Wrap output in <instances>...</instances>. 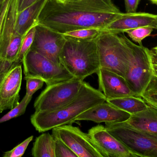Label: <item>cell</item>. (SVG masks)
Returning a JSON list of instances; mask_svg holds the SVG:
<instances>
[{"instance_id": "5bb4252c", "label": "cell", "mask_w": 157, "mask_h": 157, "mask_svg": "<svg viewBox=\"0 0 157 157\" xmlns=\"http://www.w3.org/2000/svg\"><path fill=\"white\" fill-rule=\"evenodd\" d=\"M97 73L98 77V90L104 95L107 100L136 96L121 76L103 68H100Z\"/></svg>"}, {"instance_id": "4316f807", "label": "cell", "mask_w": 157, "mask_h": 157, "mask_svg": "<svg viewBox=\"0 0 157 157\" xmlns=\"http://www.w3.org/2000/svg\"><path fill=\"white\" fill-rule=\"evenodd\" d=\"M33 136H30L25 141L17 146L14 148L9 151L4 153V157H21L25 154L29 143L33 140Z\"/></svg>"}, {"instance_id": "e575fe53", "label": "cell", "mask_w": 157, "mask_h": 157, "mask_svg": "<svg viewBox=\"0 0 157 157\" xmlns=\"http://www.w3.org/2000/svg\"><path fill=\"white\" fill-rule=\"evenodd\" d=\"M5 1V0H0V4L2 3L3 2H4Z\"/></svg>"}, {"instance_id": "d6986e66", "label": "cell", "mask_w": 157, "mask_h": 157, "mask_svg": "<svg viewBox=\"0 0 157 157\" xmlns=\"http://www.w3.org/2000/svg\"><path fill=\"white\" fill-rule=\"evenodd\" d=\"M106 101L114 107L130 113L131 115L142 112L149 107L141 97L131 96Z\"/></svg>"}, {"instance_id": "2e32d148", "label": "cell", "mask_w": 157, "mask_h": 157, "mask_svg": "<svg viewBox=\"0 0 157 157\" xmlns=\"http://www.w3.org/2000/svg\"><path fill=\"white\" fill-rule=\"evenodd\" d=\"M149 26L157 29V15L146 13H123L110 23L104 30L113 33H124L127 30Z\"/></svg>"}, {"instance_id": "4fadbf2b", "label": "cell", "mask_w": 157, "mask_h": 157, "mask_svg": "<svg viewBox=\"0 0 157 157\" xmlns=\"http://www.w3.org/2000/svg\"><path fill=\"white\" fill-rule=\"evenodd\" d=\"M22 64L16 65L9 71L0 86V113L4 111L12 109L19 103Z\"/></svg>"}, {"instance_id": "7c38bea8", "label": "cell", "mask_w": 157, "mask_h": 157, "mask_svg": "<svg viewBox=\"0 0 157 157\" xmlns=\"http://www.w3.org/2000/svg\"><path fill=\"white\" fill-rule=\"evenodd\" d=\"M88 134L105 157H137L103 125L99 124L92 127L89 130Z\"/></svg>"}, {"instance_id": "ffe728a7", "label": "cell", "mask_w": 157, "mask_h": 157, "mask_svg": "<svg viewBox=\"0 0 157 157\" xmlns=\"http://www.w3.org/2000/svg\"><path fill=\"white\" fill-rule=\"evenodd\" d=\"M55 140L48 133L42 134L36 138L31 151L34 157H55Z\"/></svg>"}, {"instance_id": "7402d4cb", "label": "cell", "mask_w": 157, "mask_h": 157, "mask_svg": "<svg viewBox=\"0 0 157 157\" xmlns=\"http://www.w3.org/2000/svg\"><path fill=\"white\" fill-rule=\"evenodd\" d=\"M32 98V96H29L25 94L21 102L0 119V124L23 115L25 112L27 107L31 101Z\"/></svg>"}, {"instance_id": "f546056e", "label": "cell", "mask_w": 157, "mask_h": 157, "mask_svg": "<svg viewBox=\"0 0 157 157\" xmlns=\"http://www.w3.org/2000/svg\"><path fill=\"white\" fill-rule=\"evenodd\" d=\"M153 76L157 78V46L148 49Z\"/></svg>"}, {"instance_id": "1f68e13d", "label": "cell", "mask_w": 157, "mask_h": 157, "mask_svg": "<svg viewBox=\"0 0 157 157\" xmlns=\"http://www.w3.org/2000/svg\"><path fill=\"white\" fill-rule=\"evenodd\" d=\"M10 1V0H5L4 2L0 4V31L3 24L4 20Z\"/></svg>"}, {"instance_id": "836d02e7", "label": "cell", "mask_w": 157, "mask_h": 157, "mask_svg": "<svg viewBox=\"0 0 157 157\" xmlns=\"http://www.w3.org/2000/svg\"><path fill=\"white\" fill-rule=\"evenodd\" d=\"M153 4L157 5V0H150Z\"/></svg>"}, {"instance_id": "d590c367", "label": "cell", "mask_w": 157, "mask_h": 157, "mask_svg": "<svg viewBox=\"0 0 157 157\" xmlns=\"http://www.w3.org/2000/svg\"><path fill=\"white\" fill-rule=\"evenodd\" d=\"M59 1H65V0H59Z\"/></svg>"}, {"instance_id": "d6a6232c", "label": "cell", "mask_w": 157, "mask_h": 157, "mask_svg": "<svg viewBox=\"0 0 157 157\" xmlns=\"http://www.w3.org/2000/svg\"><path fill=\"white\" fill-rule=\"evenodd\" d=\"M37 1L38 0H17V12L19 13L21 12Z\"/></svg>"}, {"instance_id": "4dcf8cb0", "label": "cell", "mask_w": 157, "mask_h": 157, "mask_svg": "<svg viewBox=\"0 0 157 157\" xmlns=\"http://www.w3.org/2000/svg\"><path fill=\"white\" fill-rule=\"evenodd\" d=\"M140 1L141 0H124L126 13H136Z\"/></svg>"}, {"instance_id": "5b68a950", "label": "cell", "mask_w": 157, "mask_h": 157, "mask_svg": "<svg viewBox=\"0 0 157 157\" xmlns=\"http://www.w3.org/2000/svg\"><path fill=\"white\" fill-rule=\"evenodd\" d=\"M100 68L123 77L128 69L129 57L126 43L119 33L104 30L96 38Z\"/></svg>"}, {"instance_id": "6da1fadb", "label": "cell", "mask_w": 157, "mask_h": 157, "mask_svg": "<svg viewBox=\"0 0 157 157\" xmlns=\"http://www.w3.org/2000/svg\"><path fill=\"white\" fill-rule=\"evenodd\" d=\"M123 13L112 0H47L38 24L58 33L105 28Z\"/></svg>"}, {"instance_id": "277c9868", "label": "cell", "mask_w": 157, "mask_h": 157, "mask_svg": "<svg viewBox=\"0 0 157 157\" xmlns=\"http://www.w3.org/2000/svg\"><path fill=\"white\" fill-rule=\"evenodd\" d=\"M124 40L129 53L128 69L124 79L136 96L140 97L153 78L148 48L135 44L124 33H119Z\"/></svg>"}, {"instance_id": "7a4b0ae2", "label": "cell", "mask_w": 157, "mask_h": 157, "mask_svg": "<svg viewBox=\"0 0 157 157\" xmlns=\"http://www.w3.org/2000/svg\"><path fill=\"white\" fill-rule=\"evenodd\" d=\"M107 100L104 95L83 81L76 97L63 107L49 112H34L30 121L39 133L75 121V119L85 111Z\"/></svg>"}, {"instance_id": "83f0119b", "label": "cell", "mask_w": 157, "mask_h": 157, "mask_svg": "<svg viewBox=\"0 0 157 157\" xmlns=\"http://www.w3.org/2000/svg\"><path fill=\"white\" fill-rule=\"evenodd\" d=\"M26 80V94L29 96H32L35 92L43 86L44 81L37 78H29Z\"/></svg>"}, {"instance_id": "f1b7e54d", "label": "cell", "mask_w": 157, "mask_h": 157, "mask_svg": "<svg viewBox=\"0 0 157 157\" xmlns=\"http://www.w3.org/2000/svg\"><path fill=\"white\" fill-rule=\"evenodd\" d=\"M22 63L18 62H11L0 59V86L8 72L16 65Z\"/></svg>"}, {"instance_id": "8992f818", "label": "cell", "mask_w": 157, "mask_h": 157, "mask_svg": "<svg viewBox=\"0 0 157 157\" xmlns=\"http://www.w3.org/2000/svg\"><path fill=\"white\" fill-rule=\"evenodd\" d=\"M105 128L137 157H157V136L136 129L126 122H106Z\"/></svg>"}, {"instance_id": "d4e9b609", "label": "cell", "mask_w": 157, "mask_h": 157, "mask_svg": "<svg viewBox=\"0 0 157 157\" xmlns=\"http://www.w3.org/2000/svg\"><path fill=\"white\" fill-rule=\"evenodd\" d=\"M36 26L32 28L23 38L17 58L18 62L22 63L25 54L29 50L33 44L36 32Z\"/></svg>"}, {"instance_id": "ba28073f", "label": "cell", "mask_w": 157, "mask_h": 157, "mask_svg": "<svg viewBox=\"0 0 157 157\" xmlns=\"http://www.w3.org/2000/svg\"><path fill=\"white\" fill-rule=\"evenodd\" d=\"M83 81L75 77L47 86L35 100V112L51 111L68 104L78 95Z\"/></svg>"}, {"instance_id": "e0dca14e", "label": "cell", "mask_w": 157, "mask_h": 157, "mask_svg": "<svg viewBox=\"0 0 157 157\" xmlns=\"http://www.w3.org/2000/svg\"><path fill=\"white\" fill-rule=\"evenodd\" d=\"M46 1L38 0L21 12H17L16 29L23 38L32 28L37 25L39 15Z\"/></svg>"}, {"instance_id": "484cf974", "label": "cell", "mask_w": 157, "mask_h": 157, "mask_svg": "<svg viewBox=\"0 0 157 157\" xmlns=\"http://www.w3.org/2000/svg\"><path fill=\"white\" fill-rule=\"evenodd\" d=\"M53 136L55 140V157H78L60 139Z\"/></svg>"}, {"instance_id": "30bf717a", "label": "cell", "mask_w": 157, "mask_h": 157, "mask_svg": "<svg viewBox=\"0 0 157 157\" xmlns=\"http://www.w3.org/2000/svg\"><path fill=\"white\" fill-rule=\"evenodd\" d=\"M52 130V135L60 139L78 157H105L88 133L78 127L65 124Z\"/></svg>"}, {"instance_id": "603a6c76", "label": "cell", "mask_w": 157, "mask_h": 157, "mask_svg": "<svg viewBox=\"0 0 157 157\" xmlns=\"http://www.w3.org/2000/svg\"><path fill=\"white\" fill-rule=\"evenodd\" d=\"M148 106L157 109V78L153 76L147 88L140 96Z\"/></svg>"}, {"instance_id": "44dd1931", "label": "cell", "mask_w": 157, "mask_h": 157, "mask_svg": "<svg viewBox=\"0 0 157 157\" xmlns=\"http://www.w3.org/2000/svg\"><path fill=\"white\" fill-rule=\"evenodd\" d=\"M104 31L100 29H82L68 31L62 34L66 37L80 40H90L96 38Z\"/></svg>"}, {"instance_id": "9c48e42d", "label": "cell", "mask_w": 157, "mask_h": 157, "mask_svg": "<svg viewBox=\"0 0 157 157\" xmlns=\"http://www.w3.org/2000/svg\"><path fill=\"white\" fill-rule=\"evenodd\" d=\"M17 0H10L0 31V59L17 62L23 37L16 29Z\"/></svg>"}, {"instance_id": "ac0fdd59", "label": "cell", "mask_w": 157, "mask_h": 157, "mask_svg": "<svg viewBox=\"0 0 157 157\" xmlns=\"http://www.w3.org/2000/svg\"><path fill=\"white\" fill-rule=\"evenodd\" d=\"M126 122L132 127L157 136V109L149 106L147 109L131 115Z\"/></svg>"}, {"instance_id": "3957f363", "label": "cell", "mask_w": 157, "mask_h": 157, "mask_svg": "<svg viewBox=\"0 0 157 157\" xmlns=\"http://www.w3.org/2000/svg\"><path fill=\"white\" fill-rule=\"evenodd\" d=\"M95 39L66 37L61 52V64L75 78L81 81L97 73L100 68Z\"/></svg>"}, {"instance_id": "8fae6325", "label": "cell", "mask_w": 157, "mask_h": 157, "mask_svg": "<svg viewBox=\"0 0 157 157\" xmlns=\"http://www.w3.org/2000/svg\"><path fill=\"white\" fill-rule=\"evenodd\" d=\"M66 37L61 33L40 25L36 26L34 41L30 49L58 64H61L60 54Z\"/></svg>"}, {"instance_id": "52a82bcc", "label": "cell", "mask_w": 157, "mask_h": 157, "mask_svg": "<svg viewBox=\"0 0 157 157\" xmlns=\"http://www.w3.org/2000/svg\"><path fill=\"white\" fill-rule=\"evenodd\" d=\"M25 80L39 78L47 86L68 81L74 77L62 64H58L29 49L22 60Z\"/></svg>"}, {"instance_id": "cb8c5ba5", "label": "cell", "mask_w": 157, "mask_h": 157, "mask_svg": "<svg viewBox=\"0 0 157 157\" xmlns=\"http://www.w3.org/2000/svg\"><path fill=\"white\" fill-rule=\"evenodd\" d=\"M154 29L151 27H142L127 30L125 33L135 42H137L140 46H143V40L150 36Z\"/></svg>"}, {"instance_id": "9a60e30c", "label": "cell", "mask_w": 157, "mask_h": 157, "mask_svg": "<svg viewBox=\"0 0 157 157\" xmlns=\"http://www.w3.org/2000/svg\"><path fill=\"white\" fill-rule=\"evenodd\" d=\"M131 114L120 109L107 101L95 105L85 111L75 119V121H90L97 123L123 122L129 120Z\"/></svg>"}]
</instances>
